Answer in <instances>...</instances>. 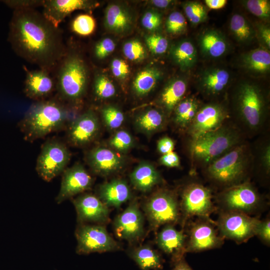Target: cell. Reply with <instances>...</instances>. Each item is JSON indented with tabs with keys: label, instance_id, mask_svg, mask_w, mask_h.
<instances>
[{
	"label": "cell",
	"instance_id": "cell-1",
	"mask_svg": "<svg viewBox=\"0 0 270 270\" xmlns=\"http://www.w3.org/2000/svg\"><path fill=\"white\" fill-rule=\"evenodd\" d=\"M8 40L18 55L47 70L66 52L61 30L32 8L14 10Z\"/></svg>",
	"mask_w": 270,
	"mask_h": 270
},
{
	"label": "cell",
	"instance_id": "cell-2",
	"mask_svg": "<svg viewBox=\"0 0 270 270\" xmlns=\"http://www.w3.org/2000/svg\"><path fill=\"white\" fill-rule=\"evenodd\" d=\"M68 116V109L56 100H37L27 110L19 126L24 139L32 142L62 128Z\"/></svg>",
	"mask_w": 270,
	"mask_h": 270
},
{
	"label": "cell",
	"instance_id": "cell-3",
	"mask_svg": "<svg viewBox=\"0 0 270 270\" xmlns=\"http://www.w3.org/2000/svg\"><path fill=\"white\" fill-rule=\"evenodd\" d=\"M60 62L56 88L62 100L74 103L86 90L88 70L83 60L78 54L66 52Z\"/></svg>",
	"mask_w": 270,
	"mask_h": 270
},
{
	"label": "cell",
	"instance_id": "cell-4",
	"mask_svg": "<svg viewBox=\"0 0 270 270\" xmlns=\"http://www.w3.org/2000/svg\"><path fill=\"white\" fill-rule=\"evenodd\" d=\"M236 133L230 129L219 128L193 139L190 150L196 158L212 162L228 150L238 142Z\"/></svg>",
	"mask_w": 270,
	"mask_h": 270
},
{
	"label": "cell",
	"instance_id": "cell-5",
	"mask_svg": "<svg viewBox=\"0 0 270 270\" xmlns=\"http://www.w3.org/2000/svg\"><path fill=\"white\" fill-rule=\"evenodd\" d=\"M70 152L62 142L50 140L42 146L36 166L38 176L50 182L64 172L70 160Z\"/></svg>",
	"mask_w": 270,
	"mask_h": 270
},
{
	"label": "cell",
	"instance_id": "cell-6",
	"mask_svg": "<svg viewBox=\"0 0 270 270\" xmlns=\"http://www.w3.org/2000/svg\"><path fill=\"white\" fill-rule=\"evenodd\" d=\"M247 162L244 146H237L212 161L208 166V173L210 178L218 182L232 184L242 177Z\"/></svg>",
	"mask_w": 270,
	"mask_h": 270
},
{
	"label": "cell",
	"instance_id": "cell-7",
	"mask_svg": "<svg viewBox=\"0 0 270 270\" xmlns=\"http://www.w3.org/2000/svg\"><path fill=\"white\" fill-rule=\"evenodd\" d=\"M76 252L86 254L118 250L120 246L102 224H80L76 228Z\"/></svg>",
	"mask_w": 270,
	"mask_h": 270
},
{
	"label": "cell",
	"instance_id": "cell-8",
	"mask_svg": "<svg viewBox=\"0 0 270 270\" xmlns=\"http://www.w3.org/2000/svg\"><path fill=\"white\" fill-rule=\"evenodd\" d=\"M143 209L154 228L174 223L179 217V206L176 197L166 190L154 194L145 202Z\"/></svg>",
	"mask_w": 270,
	"mask_h": 270
},
{
	"label": "cell",
	"instance_id": "cell-9",
	"mask_svg": "<svg viewBox=\"0 0 270 270\" xmlns=\"http://www.w3.org/2000/svg\"><path fill=\"white\" fill-rule=\"evenodd\" d=\"M260 221L246 213L228 211L220 215L218 224L224 237L242 242L256 235Z\"/></svg>",
	"mask_w": 270,
	"mask_h": 270
},
{
	"label": "cell",
	"instance_id": "cell-10",
	"mask_svg": "<svg viewBox=\"0 0 270 270\" xmlns=\"http://www.w3.org/2000/svg\"><path fill=\"white\" fill-rule=\"evenodd\" d=\"M238 104L246 124L252 128L258 126L263 118L264 103L258 88L249 83L242 84L238 91Z\"/></svg>",
	"mask_w": 270,
	"mask_h": 270
},
{
	"label": "cell",
	"instance_id": "cell-11",
	"mask_svg": "<svg viewBox=\"0 0 270 270\" xmlns=\"http://www.w3.org/2000/svg\"><path fill=\"white\" fill-rule=\"evenodd\" d=\"M116 236L129 242L138 240L144 233V218L138 202L132 200L113 222Z\"/></svg>",
	"mask_w": 270,
	"mask_h": 270
},
{
	"label": "cell",
	"instance_id": "cell-12",
	"mask_svg": "<svg viewBox=\"0 0 270 270\" xmlns=\"http://www.w3.org/2000/svg\"><path fill=\"white\" fill-rule=\"evenodd\" d=\"M180 207L186 217L208 218L214 210L210 190L200 184H190L182 194Z\"/></svg>",
	"mask_w": 270,
	"mask_h": 270
},
{
	"label": "cell",
	"instance_id": "cell-13",
	"mask_svg": "<svg viewBox=\"0 0 270 270\" xmlns=\"http://www.w3.org/2000/svg\"><path fill=\"white\" fill-rule=\"evenodd\" d=\"M92 184L93 178L84 167L80 163L76 164L62 172L60 189L56 202L60 204L90 189Z\"/></svg>",
	"mask_w": 270,
	"mask_h": 270
},
{
	"label": "cell",
	"instance_id": "cell-14",
	"mask_svg": "<svg viewBox=\"0 0 270 270\" xmlns=\"http://www.w3.org/2000/svg\"><path fill=\"white\" fill-rule=\"evenodd\" d=\"M72 203L80 224H102L109 220V208L96 196L90 193L81 194L73 199Z\"/></svg>",
	"mask_w": 270,
	"mask_h": 270
},
{
	"label": "cell",
	"instance_id": "cell-15",
	"mask_svg": "<svg viewBox=\"0 0 270 270\" xmlns=\"http://www.w3.org/2000/svg\"><path fill=\"white\" fill-rule=\"evenodd\" d=\"M222 202L228 211L247 214L255 210L260 198L256 190L250 184L233 186L222 195Z\"/></svg>",
	"mask_w": 270,
	"mask_h": 270
},
{
	"label": "cell",
	"instance_id": "cell-16",
	"mask_svg": "<svg viewBox=\"0 0 270 270\" xmlns=\"http://www.w3.org/2000/svg\"><path fill=\"white\" fill-rule=\"evenodd\" d=\"M99 121L96 113L88 110L74 120L67 132L68 142L76 146H83L90 142L99 130Z\"/></svg>",
	"mask_w": 270,
	"mask_h": 270
},
{
	"label": "cell",
	"instance_id": "cell-17",
	"mask_svg": "<svg viewBox=\"0 0 270 270\" xmlns=\"http://www.w3.org/2000/svg\"><path fill=\"white\" fill-rule=\"evenodd\" d=\"M225 118V111L218 104H208L198 109L190 124L193 139L220 128Z\"/></svg>",
	"mask_w": 270,
	"mask_h": 270
},
{
	"label": "cell",
	"instance_id": "cell-18",
	"mask_svg": "<svg viewBox=\"0 0 270 270\" xmlns=\"http://www.w3.org/2000/svg\"><path fill=\"white\" fill-rule=\"evenodd\" d=\"M86 158L92 172L103 176L119 171L124 164L122 157L114 151L102 146H96L90 150Z\"/></svg>",
	"mask_w": 270,
	"mask_h": 270
},
{
	"label": "cell",
	"instance_id": "cell-19",
	"mask_svg": "<svg viewBox=\"0 0 270 270\" xmlns=\"http://www.w3.org/2000/svg\"><path fill=\"white\" fill-rule=\"evenodd\" d=\"M222 238L208 222H196L191 228L186 243V252H198L220 246Z\"/></svg>",
	"mask_w": 270,
	"mask_h": 270
},
{
	"label": "cell",
	"instance_id": "cell-20",
	"mask_svg": "<svg viewBox=\"0 0 270 270\" xmlns=\"http://www.w3.org/2000/svg\"><path fill=\"white\" fill-rule=\"evenodd\" d=\"M96 4L85 0H44L42 14L55 27L72 12L82 10H90Z\"/></svg>",
	"mask_w": 270,
	"mask_h": 270
},
{
	"label": "cell",
	"instance_id": "cell-21",
	"mask_svg": "<svg viewBox=\"0 0 270 270\" xmlns=\"http://www.w3.org/2000/svg\"><path fill=\"white\" fill-rule=\"evenodd\" d=\"M156 240L159 248L171 256L174 263L184 258L186 252V236L172 224L165 225L158 234Z\"/></svg>",
	"mask_w": 270,
	"mask_h": 270
},
{
	"label": "cell",
	"instance_id": "cell-22",
	"mask_svg": "<svg viewBox=\"0 0 270 270\" xmlns=\"http://www.w3.org/2000/svg\"><path fill=\"white\" fill-rule=\"evenodd\" d=\"M98 198L108 208H120L132 198L130 188L123 179L116 178L101 184L98 191Z\"/></svg>",
	"mask_w": 270,
	"mask_h": 270
},
{
	"label": "cell",
	"instance_id": "cell-23",
	"mask_svg": "<svg viewBox=\"0 0 270 270\" xmlns=\"http://www.w3.org/2000/svg\"><path fill=\"white\" fill-rule=\"evenodd\" d=\"M54 83L47 70L27 71L24 92L28 98L43 100L54 90Z\"/></svg>",
	"mask_w": 270,
	"mask_h": 270
},
{
	"label": "cell",
	"instance_id": "cell-24",
	"mask_svg": "<svg viewBox=\"0 0 270 270\" xmlns=\"http://www.w3.org/2000/svg\"><path fill=\"white\" fill-rule=\"evenodd\" d=\"M130 178L134 187L143 192L150 191L161 181L158 171L146 162L140 163L130 173Z\"/></svg>",
	"mask_w": 270,
	"mask_h": 270
},
{
	"label": "cell",
	"instance_id": "cell-25",
	"mask_svg": "<svg viewBox=\"0 0 270 270\" xmlns=\"http://www.w3.org/2000/svg\"><path fill=\"white\" fill-rule=\"evenodd\" d=\"M132 17L126 10L116 4L109 5L106 10L104 24L111 32L121 33L131 26Z\"/></svg>",
	"mask_w": 270,
	"mask_h": 270
},
{
	"label": "cell",
	"instance_id": "cell-26",
	"mask_svg": "<svg viewBox=\"0 0 270 270\" xmlns=\"http://www.w3.org/2000/svg\"><path fill=\"white\" fill-rule=\"evenodd\" d=\"M128 254L142 270H158L162 268L160 256L148 245L136 247L130 250Z\"/></svg>",
	"mask_w": 270,
	"mask_h": 270
},
{
	"label": "cell",
	"instance_id": "cell-27",
	"mask_svg": "<svg viewBox=\"0 0 270 270\" xmlns=\"http://www.w3.org/2000/svg\"><path fill=\"white\" fill-rule=\"evenodd\" d=\"M230 74L225 69L214 68L206 71L200 83L202 88L209 94H216L222 91L230 80Z\"/></svg>",
	"mask_w": 270,
	"mask_h": 270
},
{
	"label": "cell",
	"instance_id": "cell-28",
	"mask_svg": "<svg viewBox=\"0 0 270 270\" xmlns=\"http://www.w3.org/2000/svg\"><path fill=\"white\" fill-rule=\"evenodd\" d=\"M200 43L203 53L213 58L220 57L227 50L228 46L224 37L214 30L204 32L200 37Z\"/></svg>",
	"mask_w": 270,
	"mask_h": 270
},
{
	"label": "cell",
	"instance_id": "cell-29",
	"mask_svg": "<svg viewBox=\"0 0 270 270\" xmlns=\"http://www.w3.org/2000/svg\"><path fill=\"white\" fill-rule=\"evenodd\" d=\"M186 90V82L177 78L170 82L160 94V102L168 112L172 110L180 102Z\"/></svg>",
	"mask_w": 270,
	"mask_h": 270
},
{
	"label": "cell",
	"instance_id": "cell-30",
	"mask_svg": "<svg viewBox=\"0 0 270 270\" xmlns=\"http://www.w3.org/2000/svg\"><path fill=\"white\" fill-rule=\"evenodd\" d=\"M134 124L139 131L146 134H151L163 127L164 118L160 112L151 108L138 115L136 118Z\"/></svg>",
	"mask_w": 270,
	"mask_h": 270
},
{
	"label": "cell",
	"instance_id": "cell-31",
	"mask_svg": "<svg viewBox=\"0 0 270 270\" xmlns=\"http://www.w3.org/2000/svg\"><path fill=\"white\" fill-rule=\"evenodd\" d=\"M160 76V71L154 68H148L140 71L133 82L134 92L138 96L147 94L154 88Z\"/></svg>",
	"mask_w": 270,
	"mask_h": 270
},
{
	"label": "cell",
	"instance_id": "cell-32",
	"mask_svg": "<svg viewBox=\"0 0 270 270\" xmlns=\"http://www.w3.org/2000/svg\"><path fill=\"white\" fill-rule=\"evenodd\" d=\"M171 55L174 62L184 70L194 66L197 58L196 50L188 40H183L175 45L171 50Z\"/></svg>",
	"mask_w": 270,
	"mask_h": 270
},
{
	"label": "cell",
	"instance_id": "cell-33",
	"mask_svg": "<svg viewBox=\"0 0 270 270\" xmlns=\"http://www.w3.org/2000/svg\"><path fill=\"white\" fill-rule=\"evenodd\" d=\"M244 66L258 73H264L270 68V52L264 48H257L246 54L242 59Z\"/></svg>",
	"mask_w": 270,
	"mask_h": 270
},
{
	"label": "cell",
	"instance_id": "cell-34",
	"mask_svg": "<svg viewBox=\"0 0 270 270\" xmlns=\"http://www.w3.org/2000/svg\"><path fill=\"white\" fill-rule=\"evenodd\" d=\"M198 110V102L194 98L180 101L176 106L174 117L176 124L182 128L190 126Z\"/></svg>",
	"mask_w": 270,
	"mask_h": 270
},
{
	"label": "cell",
	"instance_id": "cell-35",
	"mask_svg": "<svg viewBox=\"0 0 270 270\" xmlns=\"http://www.w3.org/2000/svg\"><path fill=\"white\" fill-rule=\"evenodd\" d=\"M230 28L233 34L240 42H248L254 36L253 28L246 18L240 14H236L232 16Z\"/></svg>",
	"mask_w": 270,
	"mask_h": 270
},
{
	"label": "cell",
	"instance_id": "cell-36",
	"mask_svg": "<svg viewBox=\"0 0 270 270\" xmlns=\"http://www.w3.org/2000/svg\"><path fill=\"white\" fill-rule=\"evenodd\" d=\"M101 114L105 124L111 130L120 128L124 120L122 112L115 106H104L102 109Z\"/></svg>",
	"mask_w": 270,
	"mask_h": 270
},
{
	"label": "cell",
	"instance_id": "cell-37",
	"mask_svg": "<svg viewBox=\"0 0 270 270\" xmlns=\"http://www.w3.org/2000/svg\"><path fill=\"white\" fill-rule=\"evenodd\" d=\"M95 96L100 99H107L113 96L116 92L112 82L106 76L98 75L95 78L94 84Z\"/></svg>",
	"mask_w": 270,
	"mask_h": 270
},
{
	"label": "cell",
	"instance_id": "cell-38",
	"mask_svg": "<svg viewBox=\"0 0 270 270\" xmlns=\"http://www.w3.org/2000/svg\"><path fill=\"white\" fill-rule=\"evenodd\" d=\"M96 22L94 18L88 14L78 16L72 24V30L76 34L86 36L92 34L94 30Z\"/></svg>",
	"mask_w": 270,
	"mask_h": 270
},
{
	"label": "cell",
	"instance_id": "cell-39",
	"mask_svg": "<svg viewBox=\"0 0 270 270\" xmlns=\"http://www.w3.org/2000/svg\"><path fill=\"white\" fill-rule=\"evenodd\" d=\"M183 8L186 17L193 24H196L204 22L207 18L204 6L197 2H186Z\"/></svg>",
	"mask_w": 270,
	"mask_h": 270
},
{
	"label": "cell",
	"instance_id": "cell-40",
	"mask_svg": "<svg viewBox=\"0 0 270 270\" xmlns=\"http://www.w3.org/2000/svg\"><path fill=\"white\" fill-rule=\"evenodd\" d=\"M110 146L116 150L124 152L130 149L133 146L134 139L127 131L120 130L117 132L109 141Z\"/></svg>",
	"mask_w": 270,
	"mask_h": 270
},
{
	"label": "cell",
	"instance_id": "cell-41",
	"mask_svg": "<svg viewBox=\"0 0 270 270\" xmlns=\"http://www.w3.org/2000/svg\"><path fill=\"white\" fill-rule=\"evenodd\" d=\"M124 56L132 61H140L146 56V50L142 44L137 40L126 42L123 46Z\"/></svg>",
	"mask_w": 270,
	"mask_h": 270
},
{
	"label": "cell",
	"instance_id": "cell-42",
	"mask_svg": "<svg viewBox=\"0 0 270 270\" xmlns=\"http://www.w3.org/2000/svg\"><path fill=\"white\" fill-rule=\"evenodd\" d=\"M166 29L169 33L176 34L184 32L186 26V20L179 12H174L168 16L166 22Z\"/></svg>",
	"mask_w": 270,
	"mask_h": 270
},
{
	"label": "cell",
	"instance_id": "cell-43",
	"mask_svg": "<svg viewBox=\"0 0 270 270\" xmlns=\"http://www.w3.org/2000/svg\"><path fill=\"white\" fill-rule=\"evenodd\" d=\"M248 10L254 15L264 20L269 18L270 3L267 0H248L246 2Z\"/></svg>",
	"mask_w": 270,
	"mask_h": 270
},
{
	"label": "cell",
	"instance_id": "cell-44",
	"mask_svg": "<svg viewBox=\"0 0 270 270\" xmlns=\"http://www.w3.org/2000/svg\"><path fill=\"white\" fill-rule=\"evenodd\" d=\"M145 40L150 50L154 54H162L168 48V40L160 35L154 34L148 36H146Z\"/></svg>",
	"mask_w": 270,
	"mask_h": 270
},
{
	"label": "cell",
	"instance_id": "cell-45",
	"mask_svg": "<svg viewBox=\"0 0 270 270\" xmlns=\"http://www.w3.org/2000/svg\"><path fill=\"white\" fill-rule=\"evenodd\" d=\"M162 22L160 14L154 10L146 12L142 18V24L147 30L154 32L158 30Z\"/></svg>",
	"mask_w": 270,
	"mask_h": 270
},
{
	"label": "cell",
	"instance_id": "cell-46",
	"mask_svg": "<svg viewBox=\"0 0 270 270\" xmlns=\"http://www.w3.org/2000/svg\"><path fill=\"white\" fill-rule=\"evenodd\" d=\"M115 48L114 42L110 38H105L95 46L94 55L98 59H104L113 52Z\"/></svg>",
	"mask_w": 270,
	"mask_h": 270
},
{
	"label": "cell",
	"instance_id": "cell-47",
	"mask_svg": "<svg viewBox=\"0 0 270 270\" xmlns=\"http://www.w3.org/2000/svg\"><path fill=\"white\" fill-rule=\"evenodd\" d=\"M111 70L114 76L120 79L125 78L129 74L128 65L122 60L114 59L111 63Z\"/></svg>",
	"mask_w": 270,
	"mask_h": 270
},
{
	"label": "cell",
	"instance_id": "cell-48",
	"mask_svg": "<svg viewBox=\"0 0 270 270\" xmlns=\"http://www.w3.org/2000/svg\"><path fill=\"white\" fill-rule=\"evenodd\" d=\"M7 6L14 10L32 8L42 6L44 0H4Z\"/></svg>",
	"mask_w": 270,
	"mask_h": 270
},
{
	"label": "cell",
	"instance_id": "cell-49",
	"mask_svg": "<svg viewBox=\"0 0 270 270\" xmlns=\"http://www.w3.org/2000/svg\"><path fill=\"white\" fill-rule=\"evenodd\" d=\"M256 236H258L264 243H270V221L266 219L260 220L256 230Z\"/></svg>",
	"mask_w": 270,
	"mask_h": 270
},
{
	"label": "cell",
	"instance_id": "cell-50",
	"mask_svg": "<svg viewBox=\"0 0 270 270\" xmlns=\"http://www.w3.org/2000/svg\"><path fill=\"white\" fill-rule=\"evenodd\" d=\"M160 162L162 164L168 168L178 167L180 164V158L174 152L163 154L160 157Z\"/></svg>",
	"mask_w": 270,
	"mask_h": 270
},
{
	"label": "cell",
	"instance_id": "cell-51",
	"mask_svg": "<svg viewBox=\"0 0 270 270\" xmlns=\"http://www.w3.org/2000/svg\"><path fill=\"white\" fill-rule=\"evenodd\" d=\"M174 146V141L167 136L161 138L157 143L158 150L162 154L173 152Z\"/></svg>",
	"mask_w": 270,
	"mask_h": 270
},
{
	"label": "cell",
	"instance_id": "cell-52",
	"mask_svg": "<svg viewBox=\"0 0 270 270\" xmlns=\"http://www.w3.org/2000/svg\"><path fill=\"white\" fill-rule=\"evenodd\" d=\"M205 2L209 8L218 10L224 7L227 1L226 0H206Z\"/></svg>",
	"mask_w": 270,
	"mask_h": 270
},
{
	"label": "cell",
	"instance_id": "cell-53",
	"mask_svg": "<svg viewBox=\"0 0 270 270\" xmlns=\"http://www.w3.org/2000/svg\"><path fill=\"white\" fill-rule=\"evenodd\" d=\"M260 34L261 38L266 45L270 48V30L268 27L262 26L260 29Z\"/></svg>",
	"mask_w": 270,
	"mask_h": 270
},
{
	"label": "cell",
	"instance_id": "cell-54",
	"mask_svg": "<svg viewBox=\"0 0 270 270\" xmlns=\"http://www.w3.org/2000/svg\"><path fill=\"white\" fill-rule=\"evenodd\" d=\"M172 270H192L184 258L174 263V266Z\"/></svg>",
	"mask_w": 270,
	"mask_h": 270
},
{
	"label": "cell",
	"instance_id": "cell-55",
	"mask_svg": "<svg viewBox=\"0 0 270 270\" xmlns=\"http://www.w3.org/2000/svg\"><path fill=\"white\" fill-rule=\"evenodd\" d=\"M262 162L266 170L269 171L270 166V150L269 146H267L264 150L262 156Z\"/></svg>",
	"mask_w": 270,
	"mask_h": 270
},
{
	"label": "cell",
	"instance_id": "cell-56",
	"mask_svg": "<svg viewBox=\"0 0 270 270\" xmlns=\"http://www.w3.org/2000/svg\"><path fill=\"white\" fill-rule=\"evenodd\" d=\"M172 1L170 0H153L150 3L156 7L159 8H166L168 6Z\"/></svg>",
	"mask_w": 270,
	"mask_h": 270
}]
</instances>
